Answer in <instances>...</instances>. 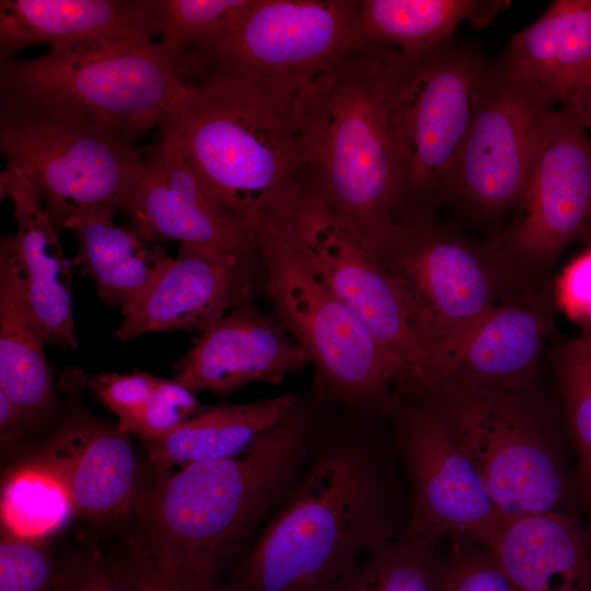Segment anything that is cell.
<instances>
[{"label": "cell", "mask_w": 591, "mask_h": 591, "mask_svg": "<svg viewBox=\"0 0 591 591\" xmlns=\"http://www.w3.org/2000/svg\"><path fill=\"white\" fill-rule=\"evenodd\" d=\"M490 68L482 48L451 39L420 57L407 100L406 215L431 212L473 120Z\"/></svg>", "instance_id": "cell-15"}, {"label": "cell", "mask_w": 591, "mask_h": 591, "mask_svg": "<svg viewBox=\"0 0 591 591\" xmlns=\"http://www.w3.org/2000/svg\"><path fill=\"white\" fill-rule=\"evenodd\" d=\"M119 209L152 242L177 241L213 253L254 276L260 268L251 224L217 201L183 159L160 142L143 160Z\"/></svg>", "instance_id": "cell-16"}, {"label": "cell", "mask_w": 591, "mask_h": 591, "mask_svg": "<svg viewBox=\"0 0 591 591\" xmlns=\"http://www.w3.org/2000/svg\"><path fill=\"white\" fill-rule=\"evenodd\" d=\"M557 368L577 455V502L588 513L591 526V351L575 339L561 349Z\"/></svg>", "instance_id": "cell-32"}, {"label": "cell", "mask_w": 591, "mask_h": 591, "mask_svg": "<svg viewBox=\"0 0 591 591\" xmlns=\"http://www.w3.org/2000/svg\"><path fill=\"white\" fill-rule=\"evenodd\" d=\"M112 569L126 591H225L213 576L158 563L134 552Z\"/></svg>", "instance_id": "cell-34"}, {"label": "cell", "mask_w": 591, "mask_h": 591, "mask_svg": "<svg viewBox=\"0 0 591 591\" xmlns=\"http://www.w3.org/2000/svg\"><path fill=\"white\" fill-rule=\"evenodd\" d=\"M294 394L201 409L165 437L144 443L161 468L236 455L278 424L299 401Z\"/></svg>", "instance_id": "cell-28"}, {"label": "cell", "mask_w": 591, "mask_h": 591, "mask_svg": "<svg viewBox=\"0 0 591 591\" xmlns=\"http://www.w3.org/2000/svg\"><path fill=\"white\" fill-rule=\"evenodd\" d=\"M440 544L403 536L324 591H445L450 554Z\"/></svg>", "instance_id": "cell-29"}, {"label": "cell", "mask_w": 591, "mask_h": 591, "mask_svg": "<svg viewBox=\"0 0 591 591\" xmlns=\"http://www.w3.org/2000/svg\"><path fill=\"white\" fill-rule=\"evenodd\" d=\"M255 277L213 253L179 245L112 336L127 341L164 331L204 333L232 309L253 300Z\"/></svg>", "instance_id": "cell-19"}, {"label": "cell", "mask_w": 591, "mask_h": 591, "mask_svg": "<svg viewBox=\"0 0 591 591\" xmlns=\"http://www.w3.org/2000/svg\"><path fill=\"white\" fill-rule=\"evenodd\" d=\"M0 196L13 207L16 232L7 237L35 324L46 345L77 349L71 266L57 224L33 183L8 163L0 173Z\"/></svg>", "instance_id": "cell-20"}, {"label": "cell", "mask_w": 591, "mask_h": 591, "mask_svg": "<svg viewBox=\"0 0 591 591\" xmlns=\"http://www.w3.org/2000/svg\"><path fill=\"white\" fill-rule=\"evenodd\" d=\"M522 216L495 244L522 277L542 273L573 242L591 240V139L566 105L541 132Z\"/></svg>", "instance_id": "cell-14"}, {"label": "cell", "mask_w": 591, "mask_h": 591, "mask_svg": "<svg viewBox=\"0 0 591 591\" xmlns=\"http://www.w3.org/2000/svg\"><path fill=\"white\" fill-rule=\"evenodd\" d=\"M450 553L445 591H513L490 549L466 540Z\"/></svg>", "instance_id": "cell-37"}, {"label": "cell", "mask_w": 591, "mask_h": 591, "mask_svg": "<svg viewBox=\"0 0 591 591\" xmlns=\"http://www.w3.org/2000/svg\"><path fill=\"white\" fill-rule=\"evenodd\" d=\"M28 428L15 405L0 392V434L1 443L5 447H14L25 437Z\"/></svg>", "instance_id": "cell-40"}, {"label": "cell", "mask_w": 591, "mask_h": 591, "mask_svg": "<svg viewBox=\"0 0 591 591\" xmlns=\"http://www.w3.org/2000/svg\"><path fill=\"white\" fill-rule=\"evenodd\" d=\"M394 448L410 503L407 538L466 540L488 549L507 520L432 396H396Z\"/></svg>", "instance_id": "cell-11"}, {"label": "cell", "mask_w": 591, "mask_h": 591, "mask_svg": "<svg viewBox=\"0 0 591 591\" xmlns=\"http://www.w3.org/2000/svg\"><path fill=\"white\" fill-rule=\"evenodd\" d=\"M591 528V526H590Z\"/></svg>", "instance_id": "cell-43"}, {"label": "cell", "mask_w": 591, "mask_h": 591, "mask_svg": "<svg viewBox=\"0 0 591 591\" xmlns=\"http://www.w3.org/2000/svg\"><path fill=\"white\" fill-rule=\"evenodd\" d=\"M561 105L570 107L576 113L591 139V73L572 96Z\"/></svg>", "instance_id": "cell-41"}, {"label": "cell", "mask_w": 591, "mask_h": 591, "mask_svg": "<svg viewBox=\"0 0 591 591\" xmlns=\"http://www.w3.org/2000/svg\"><path fill=\"white\" fill-rule=\"evenodd\" d=\"M200 410L195 393L174 380L161 379L128 434L136 436L144 443L152 442L165 437Z\"/></svg>", "instance_id": "cell-35"}, {"label": "cell", "mask_w": 591, "mask_h": 591, "mask_svg": "<svg viewBox=\"0 0 591 591\" xmlns=\"http://www.w3.org/2000/svg\"><path fill=\"white\" fill-rule=\"evenodd\" d=\"M490 552L513 591H591V529L575 511L508 520Z\"/></svg>", "instance_id": "cell-23"}, {"label": "cell", "mask_w": 591, "mask_h": 591, "mask_svg": "<svg viewBox=\"0 0 591 591\" xmlns=\"http://www.w3.org/2000/svg\"><path fill=\"white\" fill-rule=\"evenodd\" d=\"M112 208H86L69 216L65 228L77 235L73 264L88 274L100 300L127 314L148 292L173 256L132 227L115 222Z\"/></svg>", "instance_id": "cell-24"}, {"label": "cell", "mask_w": 591, "mask_h": 591, "mask_svg": "<svg viewBox=\"0 0 591 591\" xmlns=\"http://www.w3.org/2000/svg\"><path fill=\"white\" fill-rule=\"evenodd\" d=\"M359 1L253 0L194 68L195 84L231 79L300 92L348 49Z\"/></svg>", "instance_id": "cell-12"}, {"label": "cell", "mask_w": 591, "mask_h": 591, "mask_svg": "<svg viewBox=\"0 0 591 591\" xmlns=\"http://www.w3.org/2000/svg\"><path fill=\"white\" fill-rule=\"evenodd\" d=\"M61 570L39 543L1 530L0 591H56Z\"/></svg>", "instance_id": "cell-33"}, {"label": "cell", "mask_w": 591, "mask_h": 591, "mask_svg": "<svg viewBox=\"0 0 591 591\" xmlns=\"http://www.w3.org/2000/svg\"><path fill=\"white\" fill-rule=\"evenodd\" d=\"M349 412L326 418L310 464L241 559L225 591H324L402 538L410 503L397 454Z\"/></svg>", "instance_id": "cell-1"}, {"label": "cell", "mask_w": 591, "mask_h": 591, "mask_svg": "<svg viewBox=\"0 0 591 591\" xmlns=\"http://www.w3.org/2000/svg\"><path fill=\"white\" fill-rule=\"evenodd\" d=\"M558 298L566 311L591 331V246L565 269Z\"/></svg>", "instance_id": "cell-38"}, {"label": "cell", "mask_w": 591, "mask_h": 591, "mask_svg": "<svg viewBox=\"0 0 591 591\" xmlns=\"http://www.w3.org/2000/svg\"><path fill=\"white\" fill-rule=\"evenodd\" d=\"M326 406L316 395L299 398L243 452L183 466L138 496L140 533L131 552L219 579L302 479Z\"/></svg>", "instance_id": "cell-3"}, {"label": "cell", "mask_w": 591, "mask_h": 591, "mask_svg": "<svg viewBox=\"0 0 591 591\" xmlns=\"http://www.w3.org/2000/svg\"><path fill=\"white\" fill-rule=\"evenodd\" d=\"M0 66V95L68 106L131 142L161 127L195 88L159 42L50 49Z\"/></svg>", "instance_id": "cell-5"}, {"label": "cell", "mask_w": 591, "mask_h": 591, "mask_svg": "<svg viewBox=\"0 0 591 591\" xmlns=\"http://www.w3.org/2000/svg\"><path fill=\"white\" fill-rule=\"evenodd\" d=\"M155 0H1L0 65L28 46L152 43Z\"/></svg>", "instance_id": "cell-22"}, {"label": "cell", "mask_w": 591, "mask_h": 591, "mask_svg": "<svg viewBox=\"0 0 591 591\" xmlns=\"http://www.w3.org/2000/svg\"><path fill=\"white\" fill-rule=\"evenodd\" d=\"M0 150L57 227L81 209H119L143 163L134 142L68 106L3 95Z\"/></svg>", "instance_id": "cell-10"}, {"label": "cell", "mask_w": 591, "mask_h": 591, "mask_svg": "<svg viewBox=\"0 0 591 591\" xmlns=\"http://www.w3.org/2000/svg\"><path fill=\"white\" fill-rule=\"evenodd\" d=\"M161 378L147 372L102 373L88 379V385L118 418V428L128 431L153 396Z\"/></svg>", "instance_id": "cell-36"}, {"label": "cell", "mask_w": 591, "mask_h": 591, "mask_svg": "<svg viewBox=\"0 0 591 591\" xmlns=\"http://www.w3.org/2000/svg\"><path fill=\"white\" fill-rule=\"evenodd\" d=\"M262 219L369 329L393 370L395 395H430L432 362L415 333L395 281L375 255L304 182Z\"/></svg>", "instance_id": "cell-9"}, {"label": "cell", "mask_w": 591, "mask_h": 591, "mask_svg": "<svg viewBox=\"0 0 591 591\" xmlns=\"http://www.w3.org/2000/svg\"><path fill=\"white\" fill-rule=\"evenodd\" d=\"M577 340L591 351V331H587L583 336L577 338Z\"/></svg>", "instance_id": "cell-42"}, {"label": "cell", "mask_w": 591, "mask_h": 591, "mask_svg": "<svg viewBox=\"0 0 591 591\" xmlns=\"http://www.w3.org/2000/svg\"><path fill=\"white\" fill-rule=\"evenodd\" d=\"M45 346L4 236L0 243V392L15 405L28 429L44 426L56 403Z\"/></svg>", "instance_id": "cell-26"}, {"label": "cell", "mask_w": 591, "mask_h": 591, "mask_svg": "<svg viewBox=\"0 0 591 591\" xmlns=\"http://www.w3.org/2000/svg\"><path fill=\"white\" fill-rule=\"evenodd\" d=\"M71 512L72 503L60 479L33 457L3 480L1 530L36 541L65 524Z\"/></svg>", "instance_id": "cell-31"}, {"label": "cell", "mask_w": 591, "mask_h": 591, "mask_svg": "<svg viewBox=\"0 0 591 591\" xmlns=\"http://www.w3.org/2000/svg\"><path fill=\"white\" fill-rule=\"evenodd\" d=\"M253 0H155L159 43L192 80L195 66L232 31Z\"/></svg>", "instance_id": "cell-30"}, {"label": "cell", "mask_w": 591, "mask_h": 591, "mask_svg": "<svg viewBox=\"0 0 591 591\" xmlns=\"http://www.w3.org/2000/svg\"><path fill=\"white\" fill-rule=\"evenodd\" d=\"M556 105L503 62L490 63L476 111L440 199L483 218L523 199L542 129Z\"/></svg>", "instance_id": "cell-13"}, {"label": "cell", "mask_w": 591, "mask_h": 591, "mask_svg": "<svg viewBox=\"0 0 591 591\" xmlns=\"http://www.w3.org/2000/svg\"><path fill=\"white\" fill-rule=\"evenodd\" d=\"M128 434L86 417L65 421L39 448L36 461L65 486L73 512L90 522H109L137 500V460Z\"/></svg>", "instance_id": "cell-21"}, {"label": "cell", "mask_w": 591, "mask_h": 591, "mask_svg": "<svg viewBox=\"0 0 591 591\" xmlns=\"http://www.w3.org/2000/svg\"><path fill=\"white\" fill-rule=\"evenodd\" d=\"M395 281L433 367L494 306L518 292L520 275L495 242L480 245L413 213L371 251Z\"/></svg>", "instance_id": "cell-6"}, {"label": "cell", "mask_w": 591, "mask_h": 591, "mask_svg": "<svg viewBox=\"0 0 591 591\" xmlns=\"http://www.w3.org/2000/svg\"><path fill=\"white\" fill-rule=\"evenodd\" d=\"M506 66L556 105L567 102L591 73V0H555L511 35Z\"/></svg>", "instance_id": "cell-25"}, {"label": "cell", "mask_w": 591, "mask_h": 591, "mask_svg": "<svg viewBox=\"0 0 591 591\" xmlns=\"http://www.w3.org/2000/svg\"><path fill=\"white\" fill-rule=\"evenodd\" d=\"M275 315L315 368V394L349 412L387 416L393 370L380 345L264 219L252 224Z\"/></svg>", "instance_id": "cell-7"}, {"label": "cell", "mask_w": 591, "mask_h": 591, "mask_svg": "<svg viewBox=\"0 0 591 591\" xmlns=\"http://www.w3.org/2000/svg\"><path fill=\"white\" fill-rule=\"evenodd\" d=\"M298 93L231 79L197 83L162 124L160 143L217 201L252 224L304 181Z\"/></svg>", "instance_id": "cell-4"}, {"label": "cell", "mask_w": 591, "mask_h": 591, "mask_svg": "<svg viewBox=\"0 0 591 591\" xmlns=\"http://www.w3.org/2000/svg\"><path fill=\"white\" fill-rule=\"evenodd\" d=\"M419 58L356 47L297 96L304 183L370 251L407 211L404 120Z\"/></svg>", "instance_id": "cell-2"}, {"label": "cell", "mask_w": 591, "mask_h": 591, "mask_svg": "<svg viewBox=\"0 0 591 591\" xmlns=\"http://www.w3.org/2000/svg\"><path fill=\"white\" fill-rule=\"evenodd\" d=\"M56 591H126L111 566L100 558L74 560L62 567Z\"/></svg>", "instance_id": "cell-39"}, {"label": "cell", "mask_w": 591, "mask_h": 591, "mask_svg": "<svg viewBox=\"0 0 591 591\" xmlns=\"http://www.w3.org/2000/svg\"><path fill=\"white\" fill-rule=\"evenodd\" d=\"M276 315L244 302L220 318L179 359L174 381L193 393L227 396L256 382L279 384L310 364Z\"/></svg>", "instance_id": "cell-17"}, {"label": "cell", "mask_w": 591, "mask_h": 591, "mask_svg": "<svg viewBox=\"0 0 591 591\" xmlns=\"http://www.w3.org/2000/svg\"><path fill=\"white\" fill-rule=\"evenodd\" d=\"M509 4L506 0H362L347 50L381 46L408 57L426 56L453 39L462 22L483 28Z\"/></svg>", "instance_id": "cell-27"}, {"label": "cell", "mask_w": 591, "mask_h": 591, "mask_svg": "<svg viewBox=\"0 0 591 591\" xmlns=\"http://www.w3.org/2000/svg\"><path fill=\"white\" fill-rule=\"evenodd\" d=\"M505 519L575 511V480L530 389L444 386L432 395Z\"/></svg>", "instance_id": "cell-8"}, {"label": "cell", "mask_w": 591, "mask_h": 591, "mask_svg": "<svg viewBox=\"0 0 591 591\" xmlns=\"http://www.w3.org/2000/svg\"><path fill=\"white\" fill-rule=\"evenodd\" d=\"M551 329L546 298L519 290L486 313L445 355L432 394L444 386L530 389Z\"/></svg>", "instance_id": "cell-18"}]
</instances>
